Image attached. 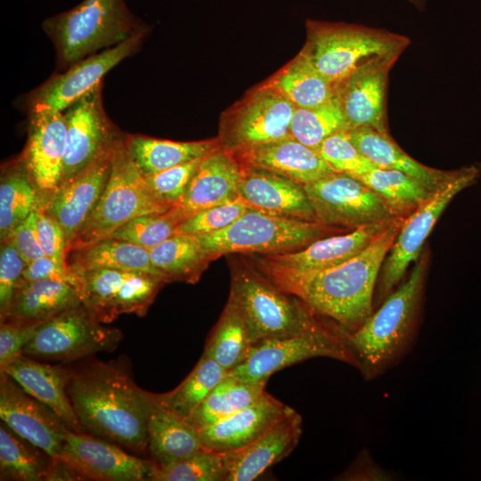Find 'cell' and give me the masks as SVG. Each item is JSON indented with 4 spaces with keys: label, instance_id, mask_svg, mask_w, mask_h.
I'll use <instances>...</instances> for the list:
<instances>
[{
    "label": "cell",
    "instance_id": "cell-1",
    "mask_svg": "<svg viewBox=\"0 0 481 481\" xmlns=\"http://www.w3.org/2000/svg\"><path fill=\"white\" fill-rule=\"evenodd\" d=\"M404 219H397L361 253L331 268L300 273L264 258L257 261V267L280 289L351 333L374 310L378 278Z\"/></svg>",
    "mask_w": 481,
    "mask_h": 481
},
{
    "label": "cell",
    "instance_id": "cell-2",
    "mask_svg": "<svg viewBox=\"0 0 481 481\" xmlns=\"http://www.w3.org/2000/svg\"><path fill=\"white\" fill-rule=\"evenodd\" d=\"M67 392L84 430L135 452L148 450L155 395L116 363L94 362L70 372Z\"/></svg>",
    "mask_w": 481,
    "mask_h": 481
},
{
    "label": "cell",
    "instance_id": "cell-3",
    "mask_svg": "<svg viewBox=\"0 0 481 481\" xmlns=\"http://www.w3.org/2000/svg\"><path fill=\"white\" fill-rule=\"evenodd\" d=\"M428 256L421 254L408 277L354 332L350 345L363 378L371 381L400 364L418 337L424 296Z\"/></svg>",
    "mask_w": 481,
    "mask_h": 481
},
{
    "label": "cell",
    "instance_id": "cell-4",
    "mask_svg": "<svg viewBox=\"0 0 481 481\" xmlns=\"http://www.w3.org/2000/svg\"><path fill=\"white\" fill-rule=\"evenodd\" d=\"M42 28L54 45L61 72L148 29L132 13L126 0H83L46 18Z\"/></svg>",
    "mask_w": 481,
    "mask_h": 481
},
{
    "label": "cell",
    "instance_id": "cell-5",
    "mask_svg": "<svg viewBox=\"0 0 481 481\" xmlns=\"http://www.w3.org/2000/svg\"><path fill=\"white\" fill-rule=\"evenodd\" d=\"M174 206L153 192L145 175L130 157L125 135H122L113 150L111 170L106 186L67 253L110 237L136 217L165 211Z\"/></svg>",
    "mask_w": 481,
    "mask_h": 481
},
{
    "label": "cell",
    "instance_id": "cell-6",
    "mask_svg": "<svg viewBox=\"0 0 481 481\" xmlns=\"http://www.w3.org/2000/svg\"><path fill=\"white\" fill-rule=\"evenodd\" d=\"M307 39L302 50L318 71L337 84L367 61L403 53L409 37L363 25L306 20Z\"/></svg>",
    "mask_w": 481,
    "mask_h": 481
},
{
    "label": "cell",
    "instance_id": "cell-7",
    "mask_svg": "<svg viewBox=\"0 0 481 481\" xmlns=\"http://www.w3.org/2000/svg\"><path fill=\"white\" fill-rule=\"evenodd\" d=\"M344 231L319 222L279 216L252 208L228 227L197 236L212 259L228 253L293 251Z\"/></svg>",
    "mask_w": 481,
    "mask_h": 481
},
{
    "label": "cell",
    "instance_id": "cell-8",
    "mask_svg": "<svg viewBox=\"0 0 481 481\" xmlns=\"http://www.w3.org/2000/svg\"><path fill=\"white\" fill-rule=\"evenodd\" d=\"M230 296L241 311L251 345L299 333L327 319L249 269L235 270Z\"/></svg>",
    "mask_w": 481,
    "mask_h": 481
},
{
    "label": "cell",
    "instance_id": "cell-9",
    "mask_svg": "<svg viewBox=\"0 0 481 481\" xmlns=\"http://www.w3.org/2000/svg\"><path fill=\"white\" fill-rule=\"evenodd\" d=\"M315 357L331 358L359 370L358 359L349 342V332L325 319L299 333L251 345L247 357L228 374L245 381L267 382L273 373Z\"/></svg>",
    "mask_w": 481,
    "mask_h": 481
},
{
    "label": "cell",
    "instance_id": "cell-10",
    "mask_svg": "<svg viewBox=\"0 0 481 481\" xmlns=\"http://www.w3.org/2000/svg\"><path fill=\"white\" fill-rule=\"evenodd\" d=\"M480 174L477 164L462 167L453 180L404 219L382 265L374 302L382 303L404 280L409 265L421 255L424 242L445 208L458 193L476 183Z\"/></svg>",
    "mask_w": 481,
    "mask_h": 481
},
{
    "label": "cell",
    "instance_id": "cell-11",
    "mask_svg": "<svg viewBox=\"0 0 481 481\" xmlns=\"http://www.w3.org/2000/svg\"><path fill=\"white\" fill-rule=\"evenodd\" d=\"M295 108L263 83L224 112L219 144L234 153L287 139Z\"/></svg>",
    "mask_w": 481,
    "mask_h": 481
},
{
    "label": "cell",
    "instance_id": "cell-12",
    "mask_svg": "<svg viewBox=\"0 0 481 481\" xmlns=\"http://www.w3.org/2000/svg\"><path fill=\"white\" fill-rule=\"evenodd\" d=\"M122 338L119 330L107 327L82 304L40 323L23 348L29 357L70 361L114 349Z\"/></svg>",
    "mask_w": 481,
    "mask_h": 481
},
{
    "label": "cell",
    "instance_id": "cell-13",
    "mask_svg": "<svg viewBox=\"0 0 481 481\" xmlns=\"http://www.w3.org/2000/svg\"><path fill=\"white\" fill-rule=\"evenodd\" d=\"M81 303L102 323L124 314L143 316L154 301L163 278L143 272L95 269L73 272Z\"/></svg>",
    "mask_w": 481,
    "mask_h": 481
},
{
    "label": "cell",
    "instance_id": "cell-14",
    "mask_svg": "<svg viewBox=\"0 0 481 481\" xmlns=\"http://www.w3.org/2000/svg\"><path fill=\"white\" fill-rule=\"evenodd\" d=\"M304 188L317 221L325 225L351 231L401 217L379 194L347 174L335 172Z\"/></svg>",
    "mask_w": 481,
    "mask_h": 481
},
{
    "label": "cell",
    "instance_id": "cell-15",
    "mask_svg": "<svg viewBox=\"0 0 481 481\" xmlns=\"http://www.w3.org/2000/svg\"><path fill=\"white\" fill-rule=\"evenodd\" d=\"M58 461L68 479L102 481H152L157 465L134 456L117 444L69 428Z\"/></svg>",
    "mask_w": 481,
    "mask_h": 481
},
{
    "label": "cell",
    "instance_id": "cell-16",
    "mask_svg": "<svg viewBox=\"0 0 481 481\" xmlns=\"http://www.w3.org/2000/svg\"><path fill=\"white\" fill-rule=\"evenodd\" d=\"M102 91V84L62 111L67 143L61 184L111 150L123 135L104 110Z\"/></svg>",
    "mask_w": 481,
    "mask_h": 481
},
{
    "label": "cell",
    "instance_id": "cell-17",
    "mask_svg": "<svg viewBox=\"0 0 481 481\" xmlns=\"http://www.w3.org/2000/svg\"><path fill=\"white\" fill-rule=\"evenodd\" d=\"M148 31L143 30L116 46L90 55L51 77L29 94V109L45 107L63 111L102 84L105 75L116 65L138 52Z\"/></svg>",
    "mask_w": 481,
    "mask_h": 481
},
{
    "label": "cell",
    "instance_id": "cell-18",
    "mask_svg": "<svg viewBox=\"0 0 481 481\" xmlns=\"http://www.w3.org/2000/svg\"><path fill=\"white\" fill-rule=\"evenodd\" d=\"M401 53L372 58L336 84L335 94L348 130L371 126L388 132L386 118L388 74Z\"/></svg>",
    "mask_w": 481,
    "mask_h": 481
},
{
    "label": "cell",
    "instance_id": "cell-19",
    "mask_svg": "<svg viewBox=\"0 0 481 481\" xmlns=\"http://www.w3.org/2000/svg\"><path fill=\"white\" fill-rule=\"evenodd\" d=\"M0 418L24 441L51 460L61 458L69 428L48 407L25 392L11 377L0 372Z\"/></svg>",
    "mask_w": 481,
    "mask_h": 481
},
{
    "label": "cell",
    "instance_id": "cell-20",
    "mask_svg": "<svg viewBox=\"0 0 481 481\" xmlns=\"http://www.w3.org/2000/svg\"><path fill=\"white\" fill-rule=\"evenodd\" d=\"M66 143L62 111L45 107L29 109L28 140L20 156L44 199L61 185Z\"/></svg>",
    "mask_w": 481,
    "mask_h": 481
},
{
    "label": "cell",
    "instance_id": "cell-21",
    "mask_svg": "<svg viewBox=\"0 0 481 481\" xmlns=\"http://www.w3.org/2000/svg\"><path fill=\"white\" fill-rule=\"evenodd\" d=\"M114 147L44 199L43 207L63 229L67 251L106 186L111 170Z\"/></svg>",
    "mask_w": 481,
    "mask_h": 481
},
{
    "label": "cell",
    "instance_id": "cell-22",
    "mask_svg": "<svg viewBox=\"0 0 481 481\" xmlns=\"http://www.w3.org/2000/svg\"><path fill=\"white\" fill-rule=\"evenodd\" d=\"M397 219L359 227L345 233H334L297 250L268 254L264 259L300 273L322 271L343 264L361 253Z\"/></svg>",
    "mask_w": 481,
    "mask_h": 481
},
{
    "label": "cell",
    "instance_id": "cell-23",
    "mask_svg": "<svg viewBox=\"0 0 481 481\" xmlns=\"http://www.w3.org/2000/svg\"><path fill=\"white\" fill-rule=\"evenodd\" d=\"M303 420L295 410L248 445L223 452L226 481H251L296 448L303 432Z\"/></svg>",
    "mask_w": 481,
    "mask_h": 481
},
{
    "label": "cell",
    "instance_id": "cell-24",
    "mask_svg": "<svg viewBox=\"0 0 481 481\" xmlns=\"http://www.w3.org/2000/svg\"><path fill=\"white\" fill-rule=\"evenodd\" d=\"M293 411L265 392L248 407L198 429L201 445L221 453L242 448Z\"/></svg>",
    "mask_w": 481,
    "mask_h": 481
},
{
    "label": "cell",
    "instance_id": "cell-25",
    "mask_svg": "<svg viewBox=\"0 0 481 481\" xmlns=\"http://www.w3.org/2000/svg\"><path fill=\"white\" fill-rule=\"evenodd\" d=\"M239 194L252 208L261 211L288 218L318 222L304 184L278 174L242 167Z\"/></svg>",
    "mask_w": 481,
    "mask_h": 481
},
{
    "label": "cell",
    "instance_id": "cell-26",
    "mask_svg": "<svg viewBox=\"0 0 481 481\" xmlns=\"http://www.w3.org/2000/svg\"><path fill=\"white\" fill-rule=\"evenodd\" d=\"M241 172L235 155L219 144L203 157L177 206L191 216L240 197Z\"/></svg>",
    "mask_w": 481,
    "mask_h": 481
},
{
    "label": "cell",
    "instance_id": "cell-27",
    "mask_svg": "<svg viewBox=\"0 0 481 481\" xmlns=\"http://www.w3.org/2000/svg\"><path fill=\"white\" fill-rule=\"evenodd\" d=\"M25 392L53 412L71 430L83 433L67 392L70 371L22 355L0 369Z\"/></svg>",
    "mask_w": 481,
    "mask_h": 481
},
{
    "label": "cell",
    "instance_id": "cell-28",
    "mask_svg": "<svg viewBox=\"0 0 481 481\" xmlns=\"http://www.w3.org/2000/svg\"><path fill=\"white\" fill-rule=\"evenodd\" d=\"M233 154L242 167L265 169L304 185L335 173L317 151L292 137Z\"/></svg>",
    "mask_w": 481,
    "mask_h": 481
},
{
    "label": "cell",
    "instance_id": "cell-29",
    "mask_svg": "<svg viewBox=\"0 0 481 481\" xmlns=\"http://www.w3.org/2000/svg\"><path fill=\"white\" fill-rule=\"evenodd\" d=\"M358 150L376 167L401 171L436 192L453 180L461 171L441 170L425 166L403 151L388 132L371 126H360L347 131Z\"/></svg>",
    "mask_w": 481,
    "mask_h": 481
},
{
    "label": "cell",
    "instance_id": "cell-30",
    "mask_svg": "<svg viewBox=\"0 0 481 481\" xmlns=\"http://www.w3.org/2000/svg\"><path fill=\"white\" fill-rule=\"evenodd\" d=\"M80 304L77 288L67 281H23L1 321L20 324L42 323Z\"/></svg>",
    "mask_w": 481,
    "mask_h": 481
},
{
    "label": "cell",
    "instance_id": "cell-31",
    "mask_svg": "<svg viewBox=\"0 0 481 481\" xmlns=\"http://www.w3.org/2000/svg\"><path fill=\"white\" fill-rule=\"evenodd\" d=\"M199 430L189 420L162 405L155 404L148 422V451L157 466H165L202 449Z\"/></svg>",
    "mask_w": 481,
    "mask_h": 481
},
{
    "label": "cell",
    "instance_id": "cell-32",
    "mask_svg": "<svg viewBox=\"0 0 481 481\" xmlns=\"http://www.w3.org/2000/svg\"><path fill=\"white\" fill-rule=\"evenodd\" d=\"M72 272L116 269L151 273L168 280L151 263L149 249L126 240L105 238L67 253Z\"/></svg>",
    "mask_w": 481,
    "mask_h": 481
},
{
    "label": "cell",
    "instance_id": "cell-33",
    "mask_svg": "<svg viewBox=\"0 0 481 481\" xmlns=\"http://www.w3.org/2000/svg\"><path fill=\"white\" fill-rule=\"evenodd\" d=\"M264 84L297 108L324 104L334 96L336 90V85L318 71L303 50Z\"/></svg>",
    "mask_w": 481,
    "mask_h": 481
},
{
    "label": "cell",
    "instance_id": "cell-34",
    "mask_svg": "<svg viewBox=\"0 0 481 481\" xmlns=\"http://www.w3.org/2000/svg\"><path fill=\"white\" fill-rule=\"evenodd\" d=\"M125 143L134 162L147 175L204 157L219 145V141L175 142L126 135Z\"/></svg>",
    "mask_w": 481,
    "mask_h": 481
},
{
    "label": "cell",
    "instance_id": "cell-35",
    "mask_svg": "<svg viewBox=\"0 0 481 481\" xmlns=\"http://www.w3.org/2000/svg\"><path fill=\"white\" fill-rule=\"evenodd\" d=\"M44 201L20 156L5 164L0 183V240H4Z\"/></svg>",
    "mask_w": 481,
    "mask_h": 481
},
{
    "label": "cell",
    "instance_id": "cell-36",
    "mask_svg": "<svg viewBox=\"0 0 481 481\" xmlns=\"http://www.w3.org/2000/svg\"><path fill=\"white\" fill-rule=\"evenodd\" d=\"M152 265L172 281L194 283L210 261L197 235L175 233L149 249Z\"/></svg>",
    "mask_w": 481,
    "mask_h": 481
},
{
    "label": "cell",
    "instance_id": "cell-37",
    "mask_svg": "<svg viewBox=\"0 0 481 481\" xmlns=\"http://www.w3.org/2000/svg\"><path fill=\"white\" fill-rule=\"evenodd\" d=\"M267 382H249L227 375L187 417L200 429L227 418L257 402Z\"/></svg>",
    "mask_w": 481,
    "mask_h": 481
},
{
    "label": "cell",
    "instance_id": "cell-38",
    "mask_svg": "<svg viewBox=\"0 0 481 481\" xmlns=\"http://www.w3.org/2000/svg\"><path fill=\"white\" fill-rule=\"evenodd\" d=\"M250 347L243 315L234 298L230 296L203 355L214 359L229 372L247 357Z\"/></svg>",
    "mask_w": 481,
    "mask_h": 481
},
{
    "label": "cell",
    "instance_id": "cell-39",
    "mask_svg": "<svg viewBox=\"0 0 481 481\" xmlns=\"http://www.w3.org/2000/svg\"><path fill=\"white\" fill-rule=\"evenodd\" d=\"M356 178L379 194L404 218L426 203L435 193L417 180L395 169L377 167Z\"/></svg>",
    "mask_w": 481,
    "mask_h": 481
},
{
    "label": "cell",
    "instance_id": "cell-40",
    "mask_svg": "<svg viewBox=\"0 0 481 481\" xmlns=\"http://www.w3.org/2000/svg\"><path fill=\"white\" fill-rule=\"evenodd\" d=\"M227 373L214 359L202 355L184 380L173 391L157 395L158 401L187 418Z\"/></svg>",
    "mask_w": 481,
    "mask_h": 481
},
{
    "label": "cell",
    "instance_id": "cell-41",
    "mask_svg": "<svg viewBox=\"0 0 481 481\" xmlns=\"http://www.w3.org/2000/svg\"><path fill=\"white\" fill-rule=\"evenodd\" d=\"M348 131V125L336 94L326 103L314 108H295L290 137L317 151L329 136Z\"/></svg>",
    "mask_w": 481,
    "mask_h": 481
},
{
    "label": "cell",
    "instance_id": "cell-42",
    "mask_svg": "<svg viewBox=\"0 0 481 481\" xmlns=\"http://www.w3.org/2000/svg\"><path fill=\"white\" fill-rule=\"evenodd\" d=\"M189 216L183 208L175 205L165 211L136 217L118 228L110 238L151 249L177 233L180 225Z\"/></svg>",
    "mask_w": 481,
    "mask_h": 481
},
{
    "label": "cell",
    "instance_id": "cell-43",
    "mask_svg": "<svg viewBox=\"0 0 481 481\" xmlns=\"http://www.w3.org/2000/svg\"><path fill=\"white\" fill-rule=\"evenodd\" d=\"M20 439L5 425L0 426L1 480H47L51 463H44Z\"/></svg>",
    "mask_w": 481,
    "mask_h": 481
},
{
    "label": "cell",
    "instance_id": "cell-44",
    "mask_svg": "<svg viewBox=\"0 0 481 481\" xmlns=\"http://www.w3.org/2000/svg\"><path fill=\"white\" fill-rule=\"evenodd\" d=\"M221 452L200 449L174 463L157 466L152 481H226Z\"/></svg>",
    "mask_w": 481,
    "mask_h": 481
},
{
    "label": "cell",
    "instance_id": "cell-45",
    "mask_svg": "<svg viewBox=\"0 0 481 481\" xmlns=\"http://www.w3.org/2000/svg\"><path fill=\"white\" fill-rule=\"evenodd\" d=\"M317 151L337 173L356 177L377 167L353 143L347 131H340L329 136Z\"/></svg>",
    "mask_w": 481,
    "mask_h": 481
},
{
    "label": "cell",
    "instance_id": "cell-46",
    "mask_svg": "<svg viewBox=\"0 0 481 481\" xmlns=\"http://www.w3.org/2000/svg\"><path fill=\"white\" fill-rule=\"evenodd\" d=\"M252 207L240 196L189 216L177 233L207 234L228 227Z\"/></svg>",
    "mask_w": 481,
    "mask_h": 481
},
{
    "label": "cell",
    "instance_id": "cell-47",
    "mask_svg": "<svg viewBox=\"0 0 481 481\" xmlns=\"http://www.w3.org/2000/svg\"><path fill=\"white\" fill-rule=\"evenodd\" d=\"M202 159L203 157L147 175L145 178L158 197L177 206Z\"/></svg>",
    "mask_w": 481,
    "mask_h": 481
},
{
    "label": "cell",
    "instance_id": "cell-48",
    "mask_svg": "<svg viewBox=\"0 0 481 481\" xmlns=\"http://www.w3.org/2000/svg\"><path fill=\"white\" fill-rule=\"evenodd\" d=\"M28 263L13 244L1 241L0 251V315L8 311L15 294L23 282V273Z\"/></svg>",
    "mask_w": 481,
    "mask_h": 481
},
{
    "label": "cell",
    "instance_id": "cell-49",
    "mask_svg": "<svg viewBox=\"0 0 481 481\" xmlns=\"http://www.w3.org/2000/svg\"><path fill=\"white\" fill-rule=\"evenodd\" d=\"M42 204L36 210V216L43 251L60 265L69 268L66 262L67 242L63 229L58 221L46 212Z\"/></svg>",
    "mask_w": 481,
    "mask_h": 481
},
{
    "label": "cell",
    "instance_id": "cell-50",
    "mask_svg": "<svg viewBox=\"0 0 481 481\" xmlns=\"http://www.w3.org/2000/svg\"><path fill=\"white\" fill-rule=\"evenodd\" d=\"M39 325L1 321L0 369L23 355L24 346L34 337Z\"/></svg>",
    "mask_w": 481,
    "mask_h": 481
},
{
    "label": "cell",
    "instance_id": "cell-51",
    "mask_svg": "<svg viewBox=\"0 0 481 481\" xmlns=\"http://www.w3.org/2000/svg\"><path fill=\"white\" fill-rule=\"evenodd\" d=\"M5 240L13 244L28 264L32 260L45 256L38 237L36 210L17 226Z\"/></svg>",
    "mask_w": 481,
    "mask_h": 481
},
{
    "label": "cell",
    "instance_id": "cell-52",
    "mask_svg": "<svg viewBox=\"0 0 481 481\" xmlns=\"http://www.w3.org/2000/svg\"><path fill=\"white\" fill-rule=\"evenodd\" d=\"M55 280L67 281L77 288V277L69 269L54 262L47 256L40 257L27 265L23 281Z\"/></svg>",
    "mask_w": 481,
    "mask_h": 481
},
{
    "label": "cell",
    "instance_id": "cell-53",
    "mask_svg": "<svg viewBox=\"0 0 481 481\" xmlns=\"http://www.w3.org/2000/svg\"><path fill=\"white\" fill-rule=\"evenodd\" d=\"M391 475L380 469L367 451H362L343 477L349 480H383Z\"/></svg>",
    "mask_w": 481,
    "mask_h": 481
},
{
    "label": "cell",
    "instance_id": "cell-54",
    "mask_svg": "<svg viewBox=\"0 0 481 481\" xmlns=\"http://www.w3.org/2000/svg\"><path fill=\"white\" fill-rule=\"evenodd\" d=\"M418 9L422 10L424 8V0H409Z\"/></svg>",
    "mask_w": 481,
    "mask_h": 481
}]
</instances>
